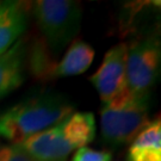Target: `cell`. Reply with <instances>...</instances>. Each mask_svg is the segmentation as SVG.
<instances>
[{"instance_id":"obj_1","label":"cell","mask_w":161,"mask_h":161,"mask_svg":"<svg viewBox=\"0 0 161 161\" xmlns=\"http://www.w3.org/2000/svg\"><path fill=\"white\" fill-rule=\"evenodd\" d=\"M73 108L56 94H42L12 106L0 115V136L19 144L67 118Z\"/></svg>"},{"instance_id":"obj_2","label":"cell","mask_w":161,"mask_h":161,"mask_svg":"<svg viewBox=\"0 0 161 161\" xmlns=\"http://www.w3.org/2000/svg\"><path fill=\"white\" fill-rule=\"evenodd\" d=\"M148 124V94L134 96L129 88L123 91L100 112L103 138L111 144L130 142Z\"/></svg>"},{"instance_id":"obj_3","label":"cell","mask_w":161,"mask_h":161,"mask_svg":"<svg viewBox=\"0 0 161 161\" xmlns=\"http://www.w3.org/2000/svg\"><path fill=\"white\" fill-rule=\"evenodd\" d=\"M34 14L50 54L61 52L80 30L81 7L69 0H40Z\"/></svg>"},{"instance_id":"obj_4","label":"cell","mask_w":161,"mask_h":161,"mask_svg":"<svg viewBox=\"0 0 161 161\" xmlns=\"http://www.w3.org/2000/svg\"><path fill=\"white\" fill-rule=\"evenodd\" d=\"M160 42L156 36L137 40L128 46L127 84L134 96H147L160 69Z\"/></svg>"},{"instance_id":"obj_5","label":"cell","mask_w":161,"mask_h":161,"mask_svg":"<svg viewBox=\"0 0 161 161\" xmlns=\"http://www.w3.org/2000/svg\"><path fill=\"white\" fill-rule=\"evenodd\" d=\"M127 53L128 46L125 43L112 47L105 54L100 67L90 78L104 104L111 102L128 88L125 75Z\"/></svg>"},{"instance_id":"obj_6","label":"cell","mask_w":161,"mask_h":161,"mask_svg":"<svg viewBox=\"0 0 161 161\" xmlns=\"http://www.w3.org/2000/svg\"><path fill=\"white\" fill-rule=\"evenodd\" d=\"M34 161H67L73 147L66 140L62 121L17 144Z\"/></svg>"},{"instance_id":"obj_7","label":"cell","mask_w":161,"mask_h":161,"mask_svg":"<svg viewBox=\"0 0 161 161\" xmlns=\"http://www.w3.org/2000/svg\"><path fill=\"white\" fill-rule=\"evenodd\" d=\"M24 58V40H19L12 48L0 55V99L23 84Z\"/></svg>"},{"instance_id":"obj_8","label":"cell","mask_w":161,"mask_h":161,"mask_svg":"<svg viewBox=\"0 0 161 161\" xmlns=\"http://www.w3.org/2000/svg\"><path fill=\"white\" fill-rule=\"evenodd\" d=\"M94 58V50L90 44L81 40L74 41L62 60L55 64L52 78H66L82 74L90 68Z\"/></svg>"},{"instance_id":"obj_9","label":"cell","mask_w":161,"mask_h":161,"mask_svg":"<svg viewBox=\"0 0 161 161\" xmlns=\"http://www.w3.org/2000/svg\"><path fill=\"white\" fill-rule=\"evenodd\" d=\"M66 140L73 148H82L91 143L97 132L94 116L91 112H76L62 121Z\"/></svg>"},{"instance_id":"obj_10","label":"cell","mask_w":161,"mask_h":161,"mask_svg":"<svg viewBox=\"0 0 161 161\" xmlns=\"http://www.w3.org/2000/svg\"><path fill=\"white\" fill-rule=\"evenodd\" d=\"M28 23V11L23 3L12 1L0 18V55L24 32Z\"/></svg>"},{"instance_id":"obj_11","label":"cell","mask_w":161,"mask_h":161,"mask_svg":"<svg viewBox=\"0 0 161 161\" xmlns=\"http://www.w3.org/2000/svg\"><path fill=\"white\" fill-rule=\"evenodd\" d=\"M134 149L141 148H159L161 149V122L158 118L148 124L137 134L130 146Z\"/></svg>"},{"instance_id":"obj_12","label":"cell","mask_w":161,"mask_h":161,"mask_svg":"<svg viewBox=\"0 0 161 161\" xmlns=\"http://www.w3.org/2000/svg\"><path fill=\"white\" fill-rule=\"evenodd\" d=\"M112 154L106 150H94L88 147H82L75 152L72 161H111Z\"/></svg>"},{"instance_id":"obj_13","label":"cell","mask_w":161,"mask_h":161,"mask_svg":"<svg viewBox=\"0 0 161 161\" xmlns=\"http://www.w3.org/2000/svg\"><path fill=\"white\" fill-rule=\"evenodd\" d=\"M0 161H34L17 144L1 146L0 147Z\"/></svg>"},{"instance_id":"obj_14","label":"cell","mask_w":161,"mask_h":161,"mask_svg":"<svg viewBox=\"0 0 161 161\" xmlns=\"http://www.w3.org/2000/svg\"><path fill=\"white\" fill-rule=\"evenodd\" d=\"M130 161H161V149L159 148H129Z\"/></svg>"},{"instance_id":"obj_15","label":"cell","mask_w":161,"mask_h":161,"mask_svg":"<svg viewBox=\"0 0 161 161\" xmlns=\"http://www.w3.org/2000/svg\"><path fill=\"white\" fill-rule=\"evenodd\" d=\"M12 1H0V18L6 12V10L10 7Z\"/></svg>"}]
</instances>
